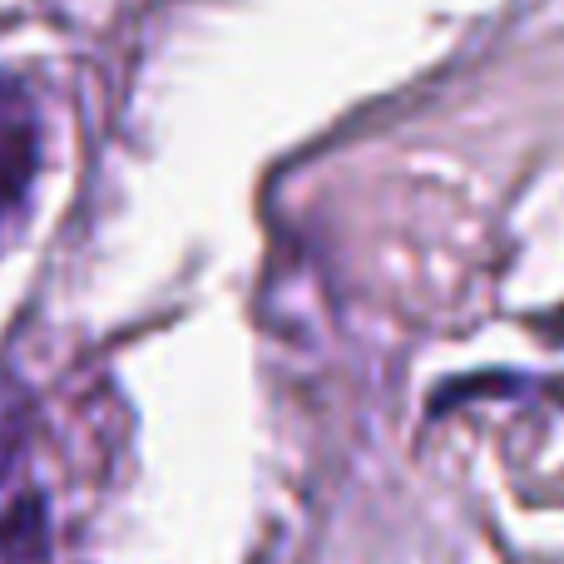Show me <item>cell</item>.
<instances>
[{
  "label": "cell",
  "instance_id": "obj_2",
  "mask_svg": "<svg viewBox=\"0 0 564 564\" xmlns=\"http://www.w3.org/2000/svg\"><path fill=\"white\" fill-rule=\"evenodd\" d=\"M0 564H45V500L25 496L0 516Z\"/></svg>",
  "mask_w": 564,
  "mask_h": 564
},
{
  "label": "cell",
  "instance_id": "obj_1",
  "mask_svg": "<svg viewBox=\"0 0 564 564\" xmlns=\"http://www.w3.org/2000/svg\"><path fill=\"white\" fill-rule=\"evenodd\" d=\"M40 105L15 69H0V228H10L40 178Z\"/></svg>",
  "mask_w": 564,
  "mask_h": 564
}]
</instances>
